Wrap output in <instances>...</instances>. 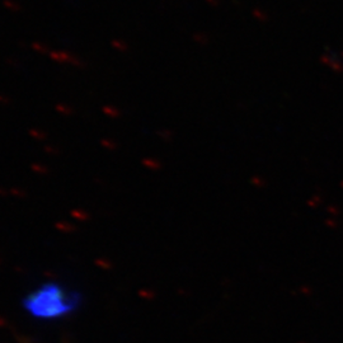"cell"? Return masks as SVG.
I'll return each mask as SVG.
<instances>
[{
    "label": "cell",
    "instance_id": "1",
    "mask_svg": "<svg viewBox=\"0 0 343 343\" xmlns=\"http://www.w3.org/2000/svg\"><path fill=\"white\" fill-rule=\"evenodd\" d=\"M81 296L57 282H47L31 291L23 308L38 320H57L70 315L80 306Z\"/></svg>",
    "mask_w": 343,
    "mask_h": 343
}]
</instances>
